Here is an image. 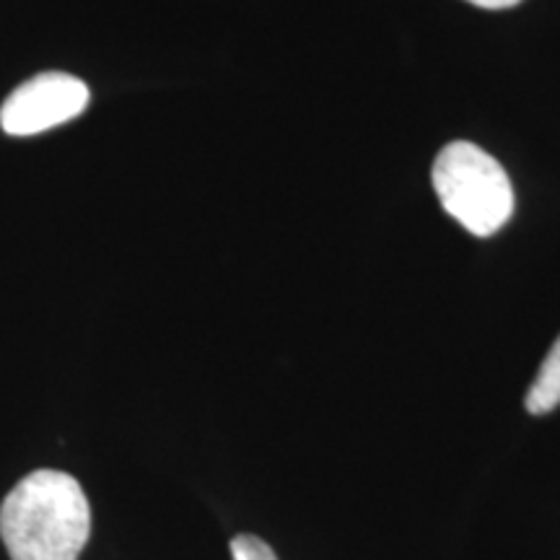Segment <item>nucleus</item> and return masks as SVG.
Listing matches in <instances>:
<instances>
[{"instance_id": "f257e3e1", "label": "nucleus", "mask_w": 560, "mask_h": 560, "mask_svg": "<svg viewBox=\"0 0 560 560\" xmlns=\"http://www.w3.org/2000/svg\"><path fill=\"white\" fill-rule=\"evenodd\" d=\"M89 535V499L68 472L34 470L0 506V537L11 560H79Z\"/></svg>"}, {"instance_id": "f03ea898", "label": "nucleus", "mask_w": 560, "mask_h": 560, "mask_svg": "<svg viewBox=\"0 0 560 560\" xmlns=\"http://www.w3.org/2000/svg\"><path fill=\"white\" fill-rule=\"evenodd\" d=\"M433 190L441 206L472 236H493L514 213V187L503 166L467 140L444 145L433 161Z\"/></svg>"}, {"instance_id": "7ed1b4c3", "label": "nucleus", "mask_w": 560, "mask_h": 560, "mask_svg": "<svg viewBox=\"0 0 560 560\" xmlns=\"http://www.w3.org/2000/svg\"><path fill=\"white\" fill-rule=\"evenodd\" d=\"M89 107V86L70 73H39L21 83L0 107L5 136L26 138L66 125Z\"/></svg>"}, {"instance_id": "20e7f679", "label": "nucleus", "mask_w": 560, "mask_h": 560, "mask_svg": "<svg viewBox=\"0 0 560 560\" xmlns=\"http://www.w3.org/2000/svg\"><path fill=\"white\" fill-rule=\"evenodd\" d=\"M524 405H527L532 416H545V412L556 410L560 405V338L552 342L550 353L540 363V371L532 382Z\"/></svg>"}, {"instance_id": "39448f33", "label": "nucleus", "mask_w": 560, "mask_h": 560, "mask_svg": "<svg viewBox=\"0 0 560 560\" xmlns=\"http://www.w3.org/2000/svg\"><path fill=\"white\" fill-rule=\"evenodd\" d=\"M231 558L234 560H278L270 545L255 535H236L234 540H231Z\"/></svg>"}, {"instance_id": "423d86ee", "label": "nucleus", "mask_w": 560, "mask_h": 560, "mask_svg": "<svg viewBox=\"0 0 560 560\" xmlns=\"http://www.w3.org/2000/svg\"><path fill=\"white\" fill-rule=\"evenodd\" d=\"M467 3L478 5V9H486V11H503V9H514V5H520L522 0H467Z\"/></svg>"}]
</instances>
